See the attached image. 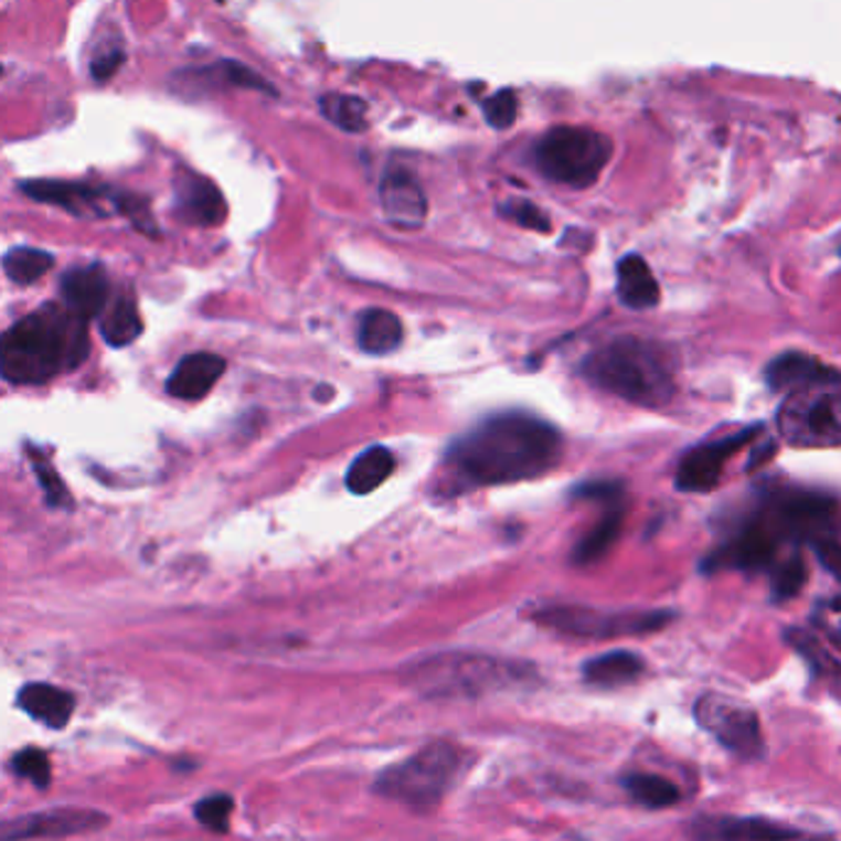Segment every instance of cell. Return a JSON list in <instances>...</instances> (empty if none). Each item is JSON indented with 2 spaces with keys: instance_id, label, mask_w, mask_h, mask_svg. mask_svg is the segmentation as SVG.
I'll return each instance as SVG.
<instances>
[{
  "instance_id": "obj_26",
  "label": "cell",
  "mask_w": 841,
  "mask_h": 841,
  "mask_svg": "<svg viewBox=\"0 0 841 841\" xmlns=\"http://www.w3.org/2000/svg\"><path fill=\"white\" fill-rule=\"evenodd\" d=\"M622 500L625 498L610 500L606 504V512H603V517H600V522L593 526V530L584 539H581V544L576 546V552H574L576 564H593V561H598L610 552V546L616 544V539L620 536V526H622V517H625Z\"/></svg>"
},
{
  "instance_id": "obj_4",
  "label": "cell",
  "mask_w": 841,
  "mask_h": 841,
  "mask_svg": "<svg viewBox=\"0 0 841 841\" xmlns=\"http://www.w3.org/2000/svg\"><path fill=\"white\" fill-rule=\"evenodd\" d=\"M532 677L530 667L472 652L434 654L406 667L404 672V679L416 692L434 699H476L500 689L520 686Z\"/></svg>"
},
{
  "instance_id": "obj_29",
  "label": "cell",
  "mask_w": 841,
  "mask_h": 841,
  "mask_svg": "<svg viewBox=\"0 0 841 841\" xmlns=\"http://www.w3.org/2000/svg\"><path fill=\"white\" fill-rule=\"evenodd\" d=\"M320 111L328 121L348 134H360L366 126V104L350 94H326L320 96Z\"/></svg>"
},
{
  "instance_id": "obj_5",
  "label": "cell",
  "mask_w": 841,
  "mask_h": 841,
  "mask_svg": "<svg viewBox=\"0 0 841 841\" xmlns=\"http://www.w3.org/2000/svg\"><path fill=\"white\" fill-rule=\"evenodd\" d=\"M458 770V748H453L450 743H430L412 758L384 770L376 780V792L416 812H428L444 800Z\"/></svg>"
},
{
  "instance_id": "obj_38",
  "label": "cell",
  "mask_w": 841,
  "mask_h": 841,
  "mask_svg": "<svg viewBox=\"0 0 841 841\" xmlns=\"http://www.w3.org/2000/svg\"><path fill=\"white\" fill-rule=\"evenodd\" d=\"M787 640L792 642V647H795L797 652H802L807 657V662H810L812 667H817V670H827L829 654L822 650V647L817 645V640L812 638V635H807L802 630H790V632H787Z\"/></svg>"
},
{
  "instance_id": "obj_28",
  "label": "cell",
  "mask_w": 841,
  "mask_h": 841,
  "mask_svg": "<svg viewBox=\"0 0 841 841\" xmlns=\"http://www.w3.org/2000/svg\"><path fill=\"white\" fill-rule=\"evenodd\" d=\"M622 787L630 792L635 802L650 807V810H664V807H672L679 800L677 785L662 778V775L632 773L622 780Z\"/></svg>"
},
{
  "instance_id": "obj_15",
  "label": "cell",
  "mask_w": 841,
  "mask_h": 841,
  "mask_svg": "<svg viewBox=\"0 0 841 841\" xmlns=\"http://www.w3.org/2000/svg\"><path fill=\"white\" fill-rule=\"evenodd\" d=\"M694 841H795L800 832L760 817H699L689 827Z\"/></svg>"
},
{
  "instance_id": "obj_3",
  "label": "cell",
  "mask_w": 841,
  "mask_h": 841,
  "mask_svg": "<svg viewBox=\"0 0 841 841\" xmlns=\"http://www.w3.org/2000/svg\"><path fill=\"white\" fill-rule=\"evenodd\" d=\"M598 390L625 402L660 408L674 396V362L660 344L640 338H618L590 352L581 366Z\"/></svg>"
},
{
  "instance_id": "obj_30",
  "label": "cell",
  "mask_w": 841,
  "mask_h": 841,
  "mask_svg": "<svg viewBox=\"0 0 841 841\" xmlns=\"http://www.w3.org/2000/svg\"><path fill=\"white\" fill-rule=\"evenodd\" d=\"M52 264H55V258H52L47 252L30 249V246H20V249H13L3 258L8 278L15 280V284L20 286L35 284L38 278H42L50 272Z\"/></svg>"
},
{
  "instance_id": "obj_8",
  "label": "cell",
  "mask_w": 841,
  "mask_h": 841,
  "mask_svg": "<svg viewBox=\"0 0 841 841\" xmlns=\"http://www.w3.org/2000/svg\"><path fill=\"white\" fill-rule=\"evenodd\" d=\"M780 430L792 446H841V394L800 390L780 408Z\"/></svg>"
},
{
  "instance_id": "obj_39",
  "label": "cell",
  "mask_w": 841,
  "mask_h": 841,
  "mask_svg": "<svg viewBox=\"0 0 841 841\" xmlns=\"http://www.w3.org/2000/svg\"><path fill=\"white\" fill-rule=\"evenodd\" d=\"M812 549L819 558V564H822L829 574L841 581V544L837 542V539L827 536V534L819 536L812 542Z\"/></svg>"
},
{
  "instance_id": "obj_41",
  "label": "cell",
  "mask_w": 841,
  "mask_h": 841,
  "mask_svg": "<svg viewBox=\"0 0 841 841\" xmlns=\"http://www.w3.org/2000/svg\"><path fill=\"white\" fill-rule=\"evenodd\" d=\"M773 446H768V448H765V444L756 450V453H753V456H750V462H748V470H753V468H758L760 466V462H763V458H768V456H773Z\"/></svg>"
},
{
  "instance_id": "obj_9",
  "label": "cell",
  "mask_w": 841,
  "mask_h": 841,
  "mask_svg": "<svg viewBox=\"0 0 841 841\" xmlns=\"http://www.w3.org/2000/svg\"><path fill=\"white\" fill-rule=\"evenodd\" d=\"M699 726L743 760H760L765 741L760 718L748 704L724 694H704L694 706Z\"/></svg>"
},
{
  "instance_id": "obj_14",
  "label": "cell",
  "mask_w": 841,
  "mask_h": 841,
  "mask_svg": "<svg viewBox=\"0 0 841 841\" xmlns=\"http://www.w3.org/2000/svg\"><path fill=\"white\" fill-rule=\"evenodd\" d=\"M384 217L398 230H418L428 214L426 192L418 178L406 168H390L380 185Z\"/></svg>"
},
{
  "instance_id": "obj_2",
  "label": "cell",
  "mask_w": 841,
  "mask_h": 841,
  "mask_svg": "<svg viewBox=\"0 0 841 841\" xmlns=\"http://www.w3.org/2000/svg\"><path fill=\"white\" fill-rule=\"evenodd\" d=\"M86 354V320L64 304H47L0 336V376L10 384H45L79 366Z\"/></svg>"
},
{
  "instance_id": "obj_10",
  "label": "cell",
  "mask_w": 841,
  "mask_h": 841,
  "mask_svg": "<svg viewBox=\"0 0 841 841\" xmlns=\"http://www.w3.org/2000/svg\"><path fill=\"white\" fill-rule=\"evenodd\" d=\"M834 510L837 502L822 492L785 490L770 498L763 522L778 534V539L785 536L797 539V542L810 539V542H815V539L827 534Z\"/></svg>"
},
{
  "instance_id": "obj_35",
  "label": "cell",
  "mask_w": 841,
  "mask_h": 841,
  "mask_svg": "<svg viewBox=\"0 0 841 841\" xmlns=\"http://www.w3.org/2000/svg\"><path fill=\"white\" fill-rule=\"evenodd\" d=\"M485 118L488 124L494 128H510L517 121V111H520V102L512 89H502L498 94H492L488 102L482 104Z\"/></svg>"
},
{
  "instance_id": "obj_17",
  "label": "cell",
  "mask_w": 841,
  "mask_h": 841,
  "mask_svg": "<svg viewBox=\"0 0 841 841\" xmlns=\"http://www.w3.org/2000/svg\"><path fill=\"white\" fill-rule=\"evenodd\" d=\"M175 202L180 217L198 226H217L226 217V202L220 188L198 172H182L175 180Z\"/></svg>"
},
{
  "instance_id": "obj_36",
  "label": "cell",
  "mask_w": 841,
  "mask_h": 841,
  "mask_svg": "<svg viewBox=\"0 0 841 841\" xmlns=\"http://www.w3.org/2000/svg\"><path fill=\"white\" fill-rule=\"evenodd\" d=\"M504 214L517 224L526 226V230L534 232H549L552 230V222H549L546 214L536 207V204L526 202V200H512L504 204Z\"/></svg>"
},
{
  "instance_id": "obj_18",
  "label": "cell",
  "mask_w": 841,
  "mask_h": 841,
  "mask_svg": "<svg viewBox=\"0 0 841 841\" xmlns=\"http://www.w3.org/2000/svg\"><path fill=\"white\" fill-rule=\"evenodd\" d=\"M765 382L773 392L787 390H812V386L841 384V374L829 370L827 364L810 358L805 352H785L778 354L765 370Z\"/></svg>"
},
{
  "instance_id": "obj_19",
  "label": "cell",
  "mask_w": 841,
  "mask_h": 841,
  "mask_svg": "<svg viewBox=\"0 0 841 841\" xmlns=\"http://www.w3.org/2000/svg\"><path fill=\"white\" fill-rule=\"evenodd\" d=\"M62 298L64 306L84 320L102 316L111 298L109 276L102 266L72 268L62 278Z\"/></svg>"
},
{
  "instance_id": "obj_13",
  "label": "cell",
  "mask_w": 841,
  "mask_h": 841,
  "mask_svg": "<svg viewBox=\"0 0 841 841\" xmlns=\"http://www.w3.org/2000/svg\"><path fill=\"white\" fill-rule=\"evenodd\" d=\"M106 815L82 807H60V810L32 812L18 819L0 822V841H30V839H64L102 829Z\"/></svg>"
},
{
  "instance_id": "obj_11",
  "label": "cell",
  "mask_w": 841,
  "mask_h": 841,
  "mask_svg": "<svg viewBox=\"0 0 841 841\" xmlns=\"http://www.w3.org/2000/svg\"><path fill=\"white\" fill-rule=\"evenodd\" d=\"M760 430H763V426L756 424V426L741 428V430H736V434H731L726 438L711 440V444L696 446V448L689 450L677 468V476H674L677 490H682V492L714 490L721 480V472H724V466L728 462V458L736 456L741 448H746L748 444H753V438H758Z\"/></svg>"
},
{
  "instance_id": "obj_42",
  "label": "cell",
  "mask_w": 841,
  "mask_h": 841,
  "mask_svg": "<svg viewBox=\"0 0 841 841\" xmlns=\"http://www.w3.org/2000/svg\"><path fill=\"white\" fill-rule=\"evenodd\" d=\"M805 841H834V839H824V837H815V839H805Z\"/></svg>"
},
{
  "instance_id": "obj_32",
  "label": "cell",
  "mask_w": 841,
  "mask_h": 841,
  "mask_svg": "<svg viewBox=\"0 0 841 841\" xmlns=\"http://www.w3.org/2000/svg\"><path fill=\"white\" fill-rule=\"evenodd\" d=\"M204 74H212V77L207 79H217L222 84H234V86H244V89H256V92H268L276 96V89L274 86H268V82L262 77V74H256L254 70L246 67V64H239L234 60H224V62H217L214 67H207L202 70Z\"/></svg>"
},
{
  "instance_id": "obj_20",
  "label": "cell",
  "mask_w": 841,
  "mask_h": 841,
  "mask_svg": "<svg viewBox=\"0 0 841 841\" xmlns=\"http://www.w3.org/2000/svg\"><path fill=\"white\" fill-rule=\"evenodd\" d=\"M226 370V362L220 354L212 352H195L182 358L175 366V372L168 380V394L182 398V402H198V398L207 396L214 384L220 382V376Z\"/></svg>"
},
{
  "instance_id": "obj_7",
  "label": "cell",
  "mask_w": 841,
  "mask_h": 841,
  "mask_svg": "<svg viewBox=\"0 0 841 841\" xmlns=\"http://www.w3.org/2000/svg\"><path fill=\"white\" fill-rule=\"evenodd\" d=\"M674 618L670 610H596L586 606H554L539 610L534 620L568 638L610 640L625 635H647L662 630Z\"/></svg>"
},
{
  "instance_id": "obj_22",
  "label": "cell",
  "mask_w": 841,
  "mask_h": 841,
  "mask_svg": "<svg viewBox=\"0 0 841 841\" xmlns=\"http://www.w3.org/2000/svg\"><path fill=\"white\" fill-rule=\"evenodd\" d=\"M618 298L625 308L632 310H650L660 304V284L642 256L630 254L620 258Z\"/></svg>"
},
{
  "instance_id": "obj_12",
  "label": "cell",
  "mask_w": 841,
  "mask_h": 841,
  "mask_svg": "<svg viewBox=\"0 0 841 841\" xmlns=\"http://www.w3.org/2000/svg\"><path fill=\"white\" fill-rule=\"evenodd\" d=\"M778 534L763 520H753L738 534L726 539L714 552L701 561V574H721V571H763L775 561Z\"/></svg>"
},
{
  "instance_id": "obj_33",
  "label": "cell",
  "mask_w": 841,
  "mask_h": 841,
  "mask_svg": "<svg viewBox=\"0 0 841 841\" xmlns=\"http://www.w3.org/2000/svg\"><path fill=\"white\" fill-rule=\"evenodd\" d=\"M10 770H13L18 778H25L35 787H40V790H45L52 780L50 758H47V753L40 750V748L20 750L18 756H13V760H10Z\"/></svg>"
},
{
  "instance_id": "obj_24",
  "label": "cell",
  "mask_w": 841,
  "mask_h": 841,
  "mask_svg": "<svg viewBox=\"0 0 841 841\" xmlns=\"http://www.w3.org/2000/svg\"><path fill=\"white\" fill-rule=\"evenodd\" d=\"M404 338V326L392 310H382V308H370L360 316V348L366 354H374V358H382V354L394 352L398 344H402Z\"/></svg>"
},
{
  "instance_id": "obj_21",
  "label": "cell",
  "mask_w": 841,
  "mask_h": 841,
  "mask_svg": "<svg viewBox=\"0 0 841 841\" xmlns=\"http://www.w3.org/2000/svg\"><path fill=\"white\" fill-rule=\"evenodd\" d=\"M18 706L47 728H64L74 714V696L67 689L52 684H25L18 694Z\"/></svg>"
},
{
  "instance_id": "obj_16",
  "label": "cell",
  "mask_w": 841,
  "mask_h": 841,
  "mask_svg": "<svg viewBox=\"0 0 841 841\" xmlns=\"http://www.w3.org/2000/svg\"><path fill=\"white\" fill-rule=\"evenodd\" d=\"M23 192L32 200L57 204V207L70 210L72 214H106V202L121 212V198L114 192H106L82 182H64V180H30L23 182Z\"/></svg>"
},
{
  "instance_id": "obj_23",
  "label": "cell",
  "mask_w": 841,
  "mask_h": 841,
  "mask_svg": "<svg viewBox=\"0 0 841 841\" xmlns=\"http://www.w3.org/2000/svg\"><path fill=\"white\" fill-rule=\"evenodd\" d=\"M645 672V662L640 654L628 650H616L600 657H593L584 664V679L593 686L616 689L625 686Z\"/></svg>"
},
{
  "instance_id": "obj_34",
  "label": "cell",
  "mask_w": 841,
  "mask_h": 841,
  "mask_svg": "<svg viewBox=\"0 0 841 841\" xmlns=\"http://www.w3.org/2000/svg\"><path fill=\"white\" fill-rule=\"evenodd\" d=\"M234 812V800L230 795H210L195 805V817L202 827L212 832H226Z\"/></svg>"
},
{
  "instance_id": "obj_27",
  "label": "cell",
  "mask_w": 841,
  "mask_h": 841,
  "mask_svg": "<svg viewBox=\"0 0 841 841\" xmlns=\"http://www.w3.org/2000/svg\"><path fill=\"white\" fill-rule=\"evenodd\" d=\"M104 312L106 316L102 322V336L111 348H126V344H131L143 332V322H140L134 296H118L111 306H106Z\"/></svg>"
},
{
  "instance_id": "obj_40",
  "label": "cell",
  "mask_w": 841,
  "mask_h": 841,
  "mask_svg": "<svg viewBox=\"0 0 841 841\" xmlns=\"http://www.w3.org/2000/svg\"><path fill=\"white\" fill-rule=\"evenodd\" d=\"M124 60H126L124 50H118V47L102 50L99 55H96L92 60V77H94V82H109L114 77V74L118 70H121Z\"/></svg>"
},
{
  "instance_id": "obj_43",
  "label": "cell",
  "mask_w": 841,
  "mask_h": 841,
  "mask_svg": "<svg viewBox=\"0 0 841 841\" xmlns=\"http://www.w3.org/2000/svg\"><path fill=\"white\" fill-rule=\"evenodd\" d=\"M834 608H837V610H841V596H839V600H834Z\"/></svg>"
},
{
  "instance_id": "obj_6",
  "label": "cell",
  "mask_w": 841,
  "mask_h": 841,
  "mask_svg": "<svg viewBox=\"0 0 841 841\" xmlns=\"http://www.w3.org/2000/svg\"><path fill=\"white\" fill-rule=\"evenodd\" d=\"M610 156V138L586 126H556L534 146L536 168L549 180L571 188L593 185L608 166Z\"/></svg>"
},
{
  "instance_id": "obj_31",
  "label": "cell",
  "mask_w": 841,
  "mask_h": 841,
  "mask_svg": "<svg viewBox=\"0 0 841 841\" xmlns=\"http://www.w3.org/2000/svg\"><path fill=\"white\" fill-rule=\"evenodd\" d=\"M805 581H807L805 561L800 556H790L787 561H783V564H778V566L773 568L770 598L775 603H783V600L795 598L797 593L802 590Z\"/></svg>"
},
{
  "instance_id": "obj_37",
  "label": "cell",
  "mask_w": 841,
  "mask_h": 841,
  "mask_svg": "<svg viewBox=\"0 0 841 841\" xmlns=\"http://www.w3.org/2000/svg\"><path fill=\"white\" fill-rule=\"evenodd\" d=\"M32 460H35L38 480H40V485H42V490H45V494H47V502H50V504H57V507L70 504L67 488H64V482L60 480L57 472L47 466L45 458L35 456Z\"/></svg>"
},
{
  "instance_id": "obj_25",
  "label": "cell",
  "mask_w": 841,
  "mask_h": 841,
  "mask_svg": "<svg viewBox=\"0 0 841 841\" xmlns=\"http://www.w3.org/2000/svg\"><path fill=\"white\" fill-rule=\"evenodd\" d=\"M394 468V453L384 446H372L352 460L344 482H348V490L354 494H370L392 478Z\"/></svg>"
},
{
  "instance_id": "obj_1",
  "label": "cell",
  "mask_w": 841,
  "mask_h": 841,
  "mask_svg": "<svg viewBox=\"0 0 841 841\" xmlns=\"http://www.w3.org/2000/svg\"><path fill=\"white\" fill-rule=\"evenodd\" d=\"M558 458V430L524 412H502L480 420L448 450V462L458 476L480 488L542 478Z\"/></svg>"
}]
</instances>
